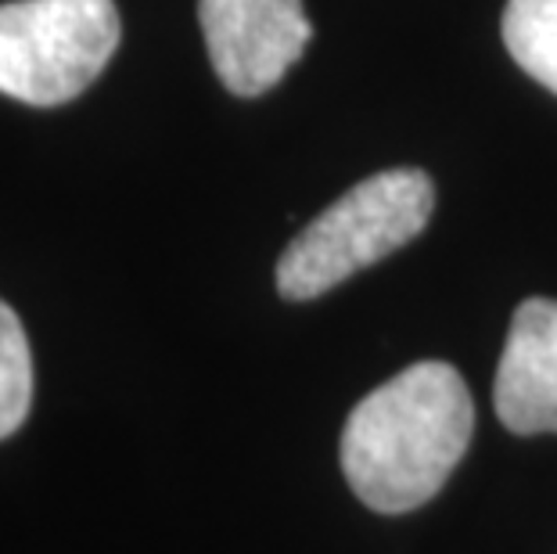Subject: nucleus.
Segmentation results:
<instances>
[{
    "mask_svg": "<svg viewBox=\"0 0 557 554\" xmlns=\"http://www.w3.org/2000/svg\"><path fill=\"white\" fill-rule=\"evenodd\" d=\"M471 432L475 404L454 364H410L352 407L342 429V471L371 512H413L446 487Z\"/></svg>",
    "mask_w": 557,
    "mask_h": 554,
    "instance_id": "f257e3e1",
    "label": "nucleus"
},
{
    "mask_svg": "<svg viewBox=\"0 0 557 554\" xmlns=\"http://www.w3.org/2000/svg\"><path fill=\"white\" fill-rule=\"evenodd\" d=\"M493 404L515 435L557 432V299L536 296L515 310Z\"/></svg>",
    "mask_w": 557,
    "mask_h": 554,
    "instance_id": "39448f33",
    "label": "nucleus"
},
{
    "mask_svg": "<svg viewBox=\"0 0 557 554\" xmlns=\"http://www.w3.org/2000/svg\"><path fill=\"white\" fill-rule=\"evenodd\" d=\"M33 404V353L18 313L0 299V440L22 429Z\"/></svg>",
    "mask_w": 557,
    "mask_h": 554,
    "instance_id": "0eeeda50",
    "label": "nucleus"
},
{
    "mask_svg": "<svg viewBox=\"0 0 557 554\" xmlns=\"http://www.w3.org/2000/svg\"><path fill=\"white\" fill-rule=\"evenodd\" d=\"M112 0H11L0 4V94L37 109L73 101L120 47Z\"/></svg>",
    "mask_w": 557,
    "mask_h": 554,
    "instance_id": "7ed1b4c3",
    "label": "nucleus"
},
{
    "mask_svg": "<svg viewBox=\"0 0 557 554\" xmlns=\"http://www.w3.org/2000/svg\"><path fill=\"white\" fill-rule=\"evenodd\" d=\"M198 19L220 84L238 98L277 87L313 37L302 0H201Z\"/></svg>",
    "mask_w": 557,
    "mask_h": 554,
    "instance_id": "20e7f679",
    "label": "nucleus"
},
{
    "mask_svg": "<svg viewBox=\"0 0 557 554\" xmlns=\"http://www.w3.org/2000/svg\"><path fill=\"white\" fill-rule=\"evenodd\" d=\"M504 44L532 79L557 94V0H511Z\"/></svg>",
    "mask_w": 557,
    "mask_h": 554,
    "instance_id": "423d86ee",
    "label": "nucleus"
},
{
    "mask_svg": "<svg viewBox=\"0 0 557 554\" xmlns=\"http://www.w3.org/2000/svg\"><path fill=\"white\" fill-rule=\"evenodd\" d=\"M432 209L435 184L429 173L385 170L367 176L295 234L277 259V292L292 303L324 296L418 238Z\"/></svg>",
    "mask_w": 557,
    "mask_h": 554,
    "instance_id": "f03ea898",
    "label": "nucleus"
}]
</instances>
